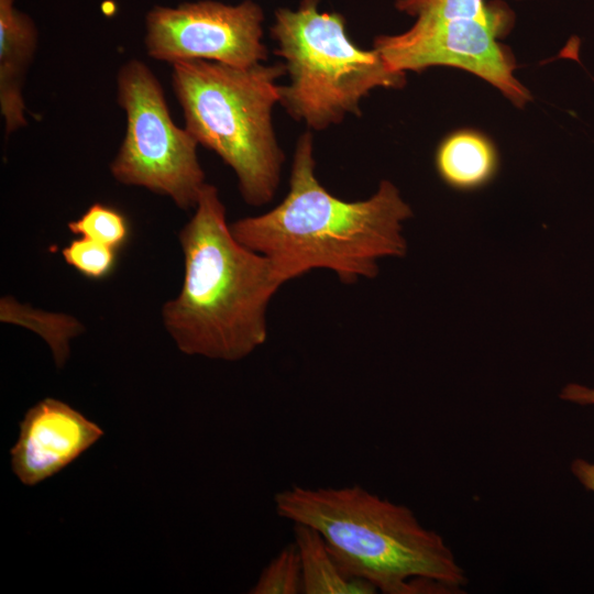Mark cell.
Wrapping results in <instances>:
<instances>
[{"label":"cell","mask_w":594,"mask_h":594,"mask_svg":"<svg viewBox=\"0 0 594 594\" xmlns=\"http://www.w3.org/2000/svg\"><path fill=\"white\" fill-rule=\"evenodd\" d=\"M103 430L68 404L44 398L28 409L10 450L15 476L34 486L55 475L88 450Z\"/></svg>","instance_id":"9c48e42d"},{"label":"cell","mask_w":594,"mask_h":594,"mask_svg":"<svg viewBox=\"0 0 594 594\" xmlns=\"http://www.w3.org/2000/svg\"><path fill=\"white\" fill-rule=\"evenodd\" d=\"M116 86L127 125L109 166L112 177L166 196L183 210L195 208L206 184L198 142L173 121L160 80L146 64L133 58L119 68Z\"/></svg>","instance_id":"8992f818"},{"label":"cell","mask_w":594,"mask_h":594,"mask_svg":"<svg viewBox=\"0 0 594 594\" xmlns=\"http://www.w3.org/2000/svg\"><path fill=\"white\" fill-rule=\"evenodd\" d=\"M263 23V9L252 0L155 6L145 16V51L151 58L170 65L209 61L250 67L267 58Z\"/></svg>","instance_id":"52a82bcc"},{"label":"cell","mask_w":594,"mask_h":594,"mask_svg":"<svg viewBox=\"0 0 594 594\" xmlns=\"http://www.w3.org/2000/svg\"><path fill=\"white\" fill-rule=\"evenodd\" d=\"M276 514L315 528L341 565L384 594H455L465 571L435 530L413 510L359 484L293 485L274 495Z\"/></svg>","instance_id":"3957f363"},{"label":"cell","mask_w":594,"mask_h":594,"mask_svg":"<svg viewBox=\"0 0 594 594\" xmlns=\"http://www.w3.org/2000/svg\"><path fill=\"white\" fill-rule=\"evenodd\" d=\"M440 178L457 190H475L488 184L498 169V154L485 135L460 130L446 138L436 153Z\"/></svg>","instance_id":"8fae6325"},{"label":"cell","mask_w":594,"mask_h":594,"mask_svg":"<svg viewBox=\"0 0 594 594\" xmlns=\"http://www.w3.org/2000/svg\"><path fill=\"white\" fill-rule=\"evenodd\" d=\"M294 542L298 549L302 594H374L369 581L353 576L339 562L322 535L315 528L294 524Z\"/></svg>","instance_id":"7c38bea8"},{"label":"cell","mask_w":594,"mask_h":594,"mask_svg":"<svg viewBox=\"0 0 594 594\" xmlns=\"http://www.w3.org/2000/svg\"><path fill=\"white\" fill-rule=\"evenodd\" d=\"M178 233L184 278L162 320L187 355L240 361L267 339L266 311L283 285L270 261L240 243L216 186L206 183Z\"/></svg>","instance_id":"7a4b0ae2"},{"label":"cell","mask_w":594,"mask_h":594,"mask_svg":"<svg viewBox=\"0 0 594 594\" xmlns=\"http://www.w3.org/2000/svg\"><path fill=\"white\" fill-rule=\"evenodd\" d=\"M560 397L563 400L582 406L594 405V388H588L579 384H569L562 389Z\"/></svg>","instance_id":"ac0fdd59"},{"label":"cell","mask_w":594,"mask_h":594,"mask_svg":"<svg viewBox=\"0 0 594 594\" xmlns=\"http://www.w3.org/2000/svg\"><path fill=\"white\" fill-rule=\"evenodd\" d=\"M571 471L586 490L594 493V463L576 459L571 464Z\"/></svg>","instance_id":"d6986e66"},{"label":"cell","mask_w":594,"mask_h":594,"mask_svg":"<svg viewBox=\"0 0 594 594\" xmlns=\"http://www.w3.org/2000/svg\"><path fill=\"white\" fill-rule=\"evenodd\" d=\"M38 43V31L15 0H0V111L6 136L25 128L23 86Z\"/></svg>","instance_id":"30bf717a"},{"label":"cell","mask_w":594,"mask_h":594,"mask_svg":"<svg viewBox=\"0 0 594 594\" xmlns=\"http://www.w3.org/2000/svg\"><path fill=\"white\" fill-rule=\"evenodd\" d=\"M0 306L1 321L24 326L43 337L58 367L68 359L70 339L84 331L82 324L69 315L33 309L9 296L1 298Z\"/></svg>","instance_id":"4fadbf2b"},{"label":"cell","mask_w":594,"mask_h":594,"mask_svg":"<svg viewBox=\"0 0 594 594\" xmlns=\"http://www.w3.org/2000/svg\"><path fill=\"white\" fill-rule=\"evenodd\" d=\"M501 29L498 19L415 22L402 34L376 37L373 48L395 72H419L438 65L459 67L485 79L515 105L522 106L530 97L514 77L513 57L496 40Z\"/></svg>","instance_id":"ba28073f"},{"label":"cell","mask_w":594,"mask_h":594,"mask_svg":"<svg viewBox=\"0 0 594 594\" xmlns=\"http://www.w3.org/2000/svg\"><path fill=\"white\" fill-rule=\"evenodd\" d=\"M252 594L302 593L301 562L295 542L286 544L262 570Z\"/></svg>","instance_id":"9a60e30c"},{"label":"cell","mask_w":594,"mask_h":594,"mask_svg":"<svg viewBox=\"0 0 594 594\" xmlns=\"http://www.w3.org/2000/svg\"><path fill=\"white\" fill-rule=\"evenodd\" d=\"M116 249L88 238L78 237L62 250L64 261L90 279L108 276L116 264Z\"/></svg>","instance_id":"e0dca14e"},{"label":"cell","mask_w":594,"mask_h":594,"mask_svg":"<svg viewBox=\"0 0 594 594\" xmlns=\"http://www.w3.org/2000/svg\"><path fill=\"white\" fill-rule=\"evenodd\" d=\"M271 34L290 79L280 85L279 103L309 129L324 130L348 113L360 116V102L371 90L405 84V73L391 69L375 48L355 45L343 15L319 11V0L277 9Z\"/></svg>","instance_id":"5b68a950"},{"label":"cell","mask_w":594,"mask_h":594,"mask_svg":"<svg viewBox=\"0 0 594 594\" xmlns=\"http://www.w3.org/2000/svg\"><path fill=\"white\" fill-rule=\"evenodd\" d=\"M68 230L78 237H84L118 250L129 235L130 227L125 216L118 209L95 202L75 220L67 224Z\"/></svg>","instance_id":"5bb4252c"},{"label":"cell","mask_w":594,"mask_h":594,"mask_svg":"<svg viewBox=\"0 0 594 594\" xmlns=\"http://www.w3.org/2000/svg\"><path fill=\"white\" fill-rule=\"evenodd\" d=\"M315 169L314 139L305 132L285 198L267 212L230 223L234 238L265 256L282 284L320 268L352 284L376 277L381 258L406 254L403 222L413 211L393 183L382 180L370 198L346 201L330 194Z\"/></svg>","instance_id":"6da1fadb"},{"label":"cell","mask_w":594,"mask_h":594,"mask_svg":"<svg viewBox=\"0 0 594 594\" xmlns=\"http://www.w3.org/2000/svg\"><path fill=\"white\" fill-rule=\"evenodd\" d=\"M283 63L235 67L209 61L172 64L170 80L198 144L213 151L235 173L243 200L264 206L280 183L284 153L272 112L280 100Z\"/></svg>","instance_id":"277c9868"},{"label":"cell","mask_w":594,"mask_h":594,"mask_svg":"<svg viewBox=\"0 0 594 594\" xmlns=\"http://www.w3.org/2000/svg\"><path fill=\"white\" fill-rule=\"evenodd\" d=\"M396 8L419 22L453 19H497L483 0H397Z\"/></svg>","instance_id":"2e32d148"}]
</instances>
